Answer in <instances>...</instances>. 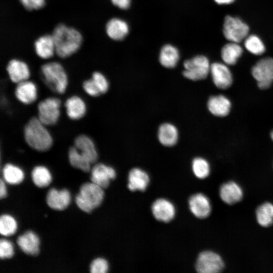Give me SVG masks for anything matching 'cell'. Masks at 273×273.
<instances>
[{"instance_id": "25", "label": "cell", "mask_w": 273, "mask_h": 273, "mask_svg": "<svg viewBox=\"0 0 273 273\" xmlns=\"http://www.w3.org/2000/svg\"><path fill=\"white\" fill-rule=\"evenodd\" d=\"M158 138L162 145L166 147L173 146L176 144L178 139V130L171 123H163L159 127Z\"/></svg>"}, {"instance_id": "31", "label": "cell", "mask_w": 273, "mask_h": 273, "mask_svg": "<svg viewBox=\"0 0 273 273\" xmlns=\"http://www.w3.org/2000/svg\"><path fill=\"white\" fill-rule=\"evenodd\" d=\"M258 223L264 227H267L273 223V205L269 202L260 205L256 211Z\"/></svg>"}, {"instance_id": "16", "label": "cell", "mask_w": 273, "mask_h": 273, "mask_svg": "<svg viewBox=\"0 0 273 273\" xmlns=\"http://www.w3.org/2000/svg\"><path fill=\"white\" fill-rule=\"evenodd\" d=\"M17 243L20 249L28 255L36 256L39 253L40 239L37 234L31 231L19 236Z\"/></svg>"}, {"instance_id": "9", "label": "cell", "mask_w": 273, "mask_h": 273, "mask_svg": "<svg viewBox=\"0 0 273 273\" xmlns=\"http://www.w3.org/2000/svg\"><path fill=\"white\" fill-rule=\"evenodd\" d=\"M224 264L221 257L217 253L205 251L199 255L195 268L199 273H217L224 268Z\"/></svg>"}, {"instance_id": "4", "label": "cell", "mask_w": 273, "mask_h": 273, "mask_svg": "<svg viewBox=\"0 0 273 273\" xmlns=\"http://www.w3.org/2000/svg\"><path fill=\"white\" fill-rule=\"evenodd\" d=\"M104 189L93 182L83 184L75 201L78 207L86 213H90L102 203L104 198Z\"/></svg>"}, {"instance_id": "24", "label": "cell", "mask_w": 273, "mask_h": 273, "mask_svg": "<svg viewBox=\"0 0 273 273\" xmlns=\"http://www.w3.org/2000/svg\"><path fill=\"white\" fill-rule=\"evenodd\" d=\"M107 35L114 40H121L128 34L129 27L126 22L117 18L109 20L106 25Z\"/></svg>"}, {"instance_id": "23", "label": "cell", "mask_w": 273, "mask_h": 273, "mask_svg": "<svg viewBox=\"0 0 273 273\" xmlns=\"http://www.w3.org/2000/svg\"><path fill=\"white\" fill-rule=\"evenodd\" d=\"M231 107L230 101L225 96L220 95L210 97L207 102V108L213 115L223 117L230 112Z\"/></svg>"}, {"instance_id": "43", "label": "cell", "mask_w": 273, "mask_h": 273, "mask_svg": "<svg viewBox=\"0 0 273 273\" xmlns=\"http://www.w3.org/2000/svg\"><path fill=\"white\" fill-rule=\"evenodd\" d=\"M270 137H271L272 140L273 141V130L271 132Z\"/></svg>"}, {"instance_id": "39", "label": "cell", "mask_w": 273, "mask_h": 273, "mask_svg": "<svg viewBox=\"0 0 273 273\" xmlns=\"http://www.w3.org/2000/svg\"><path fill=\"white\" fill-rule=\"evenodd\" d=\"M22 6L27 11L40 9L45 5V0H19Z\"/></svg>"}, {"instance_id": "42", "label": "cell", "mask_w": 273, "mask_h": 273, "mask_svg": "<svg viewBox=\"0 0 273 273\" xmlns=\"http://www.w3.org/2000/svg\"><path fill=\"white\" fill-rule=\"evenodd\" d=\"M235 0H214V1L219 5L230 4L233 3Z\"/></svg>"}, {"instance_id": "12", "label": "cell", "mask_w": 273, "mask_h": 273, "mask_svg": "<svg viewBox=\"0 0 273 273\" xmlns=\"http://www.w3.org/2000/svg\"><path fill=\"white\" fill-rule=\"evenodd\" d=\"M151 211L154 217L157 220L164 222L172 220L176 213L173 203L165 198L156 200L152 205Z\"/></svg>"}, {"instance_id": "20", "label": "cell", "mask_w": 273, "mask_h": 273, "mask_svg": "<svg viewBox=\"0 0 273 273\" xmlns=\"http://www.w3.org/2000/svg\"><path fill=\"white\" fill-rule=\"evenodd\" d=\"M221 199L225 203L232 205L240 201L243 197L241 188L235 182L223 184L219 189Z\"/></svg>"}, {"instance_id": "22", "label": "cell", "mask_w": 273, "mask_h": 273, "mask_svg": "<svg viewBox=\"0 0 273 273\" xmlns=\"http://www.w3.org/2000/svg\"><path fill=\"white\" fill-rule=\"evenodd\" d=\"M68 117L72 120H78L82 118L86 112V106L83 100L78 96L68 98L65 103Z\"/></svg>"}, {"instance_id": "36", "label": "cell", "mask_w": 273, "mask_h": 273, "mask_svg": "<svg viewBox=\"0 0 273 273\" xmlns=\"http://www.w3.org/2000/svg\"><path fill=\"white\" fill-rule=\"evenodd\" d=\"M89 268L92 273H106L108 271L109 266L107 260L98 257L92 261Z\"/></svg>"}, {"instance_id": "18", "label": "cell", "mask_w": 273, "mask_h": 273, "mask_svg": "<svg viewBox=\"0 0 273 273\" xmlns=\"http://www.w3.org/2000/svg\"><path fill=\"white\" fill-rule=\"evenodd\" d=\"M15 95L21 103L29 105L34 103L37 98V88L33 81L26 80L17 84Z\"/></svg>"}, {"instance_id": "11", "label": "cell", "mask_w": 273, "mask_h": 273, "mask_svg": "<svg viewBox=\"0 0 273 273\" xmlns=\"http://www.w3.org/2000/svg\"><path fill=\"white\" fill-rule=\"evenodd\" d=\"M210 73L214 84L219 88L226 89L232 84V73L224 64L218 62L212 64Z\"/></svg>"}, {"instance_id": "26", "label": "cell", "mask_w": 273, "mask_h": 273, "mask_svg": "<svg viewBox=\"0 0 273 273\" xmlns=\"http://www.w3.org/2000/svg\"><path fill=\"white\" fill-rule=\"evenodd\" d=\"M179 59V52L175 47L171 44H166L162 48L159 60L163 67L167 68L175 67Z\"/></svg>"}, {"instance_id": "40", "label": "cell", "mask_w": 273, "mask_h": 273, "mask_svg": "<svg viewBox=\"0 0 273 273\" xmlns=\"http://www.w3.org/2000/svg\"><path fill=\"white\" fill-rule=\"evenodd\" d=\"M112 3L116 7L123 10L129 8L130 5V0H111Z\"/></svg>"}, {"instance_id": "35", "label": "cell", "mask_w": 273, "mask_h": 273, "mask_svg": "<svg viewBox=\"0 0 273 273\" xmlns=\"http://www.w3.org/2000/svg\"><path fill=\"white\" fill-rule=\"evenodd\" d=\"M92 79L101 94H105L109 89V83L106 77L101 73L95 71L92 75Z\"/></svg>"}, {"instance_id": "32", "label": "cell", "mask_w": 273, "mask_h": 273, "mask_svg": "<svg viewBox=\"0 0 273 273\" xmlns=\"http://www.w3.org/2000/svg\"><path fill=\"white\" fill-rule=\"evenodd\" d=\"M18 224L15 218L12 215L5 214L0 218V233L2 236L9 237L14 235L17 231Z\"/></svg>"}, {"instance_id": "34", "label": "cell", "mask_w": 273, "mask_h": 273, "mask_svg": "<svg viewBox=\"0 0 273 273\" xmlns=\"http://www.w3.org/2000/svg\"><path fill=\"white\" fill-rule=\"evenodd\" d=\"M244 46L250 53L256 55H261L265 50L262 40L255 35H251L246 37Z\"/></svg>"}, {"instance_id": "30", "label": "cell", "mask_w": 273, "mask_h": 273, "mask_svg": "<svg viewBox=\"0 0 273 273\" xmlns=\"http://www.w3.org/2000/svg\"><path fill=\"white\" fill-rule=\"evenodd\" d=\"M68 158L70 164L73 167L85 172L90 171L92 164L74 146L69 149Z\"/></svg>"}, {"instance_id": "17", "label": "cell", "mask_w": 273, "mask_h": 273, "mask_svg": "<svg viewBox=\"0 0 273 273\" xmlns=\"http://www.w3.org/2000/svg\"><path fill=\"white\" fill-rule=\"evenodd\" d=\"M74 147L92 164L97 161L98 152L94 142L88 136L80 134L74 140Z\"/></svg>"}, {"instance_id": "3", "label": "cell", "mask_w": 273, "mask_h": 273, "mask_svg": "<svg viewBox=\"0 0 273 273\" xmlns=\"http://www.w3.org/2000/svg\"><path fill=\"white\" fill-rule=\"evenodd\" d=\"M40 73L46 85L53 92L64 94L67 87V75L62 65L53 61L43 64L40 67Z\"/></svg>"}, {"instance_id": "7", "label": "cell", "mask_w": 273, "mask_h": 273, "mask_svg": "<svg viewBox=\"0 0 273 273\" xmlns=\"http://www.w3.org/2000/svg\"><path fill=\"white\" fill-rule=\"evenodd\" d=\"M249 30L248 25L239 18L231 16L225 17L223 33L225 38L231 42H241L246 38Z\"/></svg>"}, {"instance_id": "6", "label": "cell", "mask_w": 273, "mask_h": 273, "mask_svg": "<svg viewBox=\"0 0 273 273\" xmlns=\"http://www.w3.org/2000/svg\"><path fill=\"white\" fill-rule=\"evenodd\" d=\"M61 105L59 98L49 97L44 99L38 104L37 118L46 126L55 125L60 116Z\"/></svg>"}, {"instance_id": "41", "label": "cell", "mask_w": 273, "mask_h": 273, "mask_svg": "<svg viewBox=\"0 0 273 273\" xmlns=\"http://www.w3.org/2000/svg\"><path fill=\"white\" fill-rule=\"evenodd\" d=\"M7 195V187L3 179H1L0 183V198L1 199L5 198Z\"/></svg>"}, {"instance_id": "8", "label": "cell", "mask_w": 273, "mask_h": 273, "mask_svg": "<svg viewBox=\"0 0 273 273\" xmlns=\"http://www.w3.org/2000/svg\"><path fill=\"white\" fill-rule=\"evenodd\" d=\"M251 73L260 88L265 89L269 87L273 82V58L260 60L252 67Z\"/></svg>"}, {"instance_id": "33", "label": "cell", "mask_w": 273, "mask_h": 273, "mask_svg": "<svg viewBox=\"0 0 273 273\" xmlns=\"http://www.w3.org/2000/svg\"><path fill=\"white\" fill-rule=\"evenodd\" d=\"M192 168L195 175L200 179L207 177L210 173V168L209 163L206 160L201 157H197L193 159Z\"/></svg>"}, {"instance_id": "10", "label": "cell", "mask_w": 273, "mask_h": 273, "mask_svg": "<svg viewBox=\"0 0 273 273\" xmlns=\"http://www.w3.org/2000/svg\"><path fill=\"white\" fill-rule=\"evenodd\" d=\"M91 181L102 188H107L111 180L116 176L115 170L111 166L103 163H97L90 169Z\"/></svg>"}, {"instance_id": "13", "label": "cell", "mask_w": 273, "mask_h": 273, "mask_svg": "<svg viewBox=\"0 0 273 273\" xmlns=\"http://www.w3.org/2000/svg\"><path fill=\"white\" fill-rule=\"evenodd\" d=\"M71 201L70 193L66 189L58 190L52 188L48 191L46 197L48 205L51 208L58 211L66 209L70 205Z\"/></svg>"}, {"instance_id": "37", "label": "cell", "mask_w": 273, "mask_h": 273, "mask_svg": "<svg viewBox=\"0 0 273 273\" xmlns=\"http://www.w3.org/2000/svg\"><path fill=\"white\" fill-rule=\"evenodd\" d=\"M14 254V247L12 243L6 239L0 241V257L2 259L12 258Z\"/></svg>"}, {"instance_id": "29", "label": "cell", "mask_w": 273, "mask_h": 273, "mask_svg": "<svg viewBox=\"0 0 273 273\" xmlns=\"http://www.w3.org/2000/svg\"><path fill=\"white\" fill-rule=\"evenodd\" d=\"M31 178L34 185L42 188L49 186L52 181V175L49 169L44 166L37 165L31 172Z\"/></svg>"}, {"instance_id": "5", "label": "cell", "mask_w": 273, "mask_h": 273, "mask_svg": "<svg viewBox=\"0 0 273 273\" xmlns=\"http://www.w3.org/2000/svg\"><path fill=\"white\" fill-rule=\"evenodd\" d=\"M210 66L207 58L197 56L184 62V76L190 80L197 81L205 79L210 73Z\"/></svg>"}, {"instance_id": "14", "label": "cell", "mask_w": 273, "mask_h": 273, "mask_svg": "<svg viewBox=\"0 0 273 273\" xmlns=\"http://www.w3.org/2000/svg\"><path fill=\"white\" fill-rule=\"evenodd\" d=\"M189 206L193 215L201 219L207 217L211 210L209 199L202 193L191 196L189 199Z\"/></svg>"}, {"instance_id": "15", "label": "cell", "mask_w": 273, "mask_h": 273, "mask_svg": "<svg viewBox=\"0 0 273 273\" xmlns=\"http://www.w3.org/2000/svg\"><path fill=\"white\" fill-rule=\"evenodd\" d=\"M6 70L10 80L17 84L28 80L30 75L28 65L16 59H12L8 62Z\"/></svg>"}, {"instance_id": "38", "label": "cell", "mask_w": 273, "mask_h": 273, "mask_svg": "<svg viewBox=\"0 0 273 273\" xmlns=\"http://www.w3.org/2000/svg\"><path fill=\"white\" fill-rule=\"evenodd\" d=\"M82 87L84 92L91 97H96L102 95L92 78L85 80Z\"/></svg>"}, {"instance_id": "28", "label": "cell", "mask_w": 273, "mask_h": 273, "mask_svg": "<svg viewBox=\"0 0 273 273\" xmlns=\"http://www.w3.org/2000/svg\"><path fill=\"white\" fill-rule=\"evenodd\" d=\"M242 53V48L238 43L231 42L224 45L222 48L221 56L226 64L233 65L236 63Z\"/></svg>"}, {"instance_id": "2", "label": "cell", "mask_w": 273, "mask_h": 273, "mask_svg": "<svg viewBox=\"0 0 273 273\" xmlns=\"http://www.w3.org/2000/svg\"><path fill=\"white\" fill-rule=\"evenodd\" d=\"M24 135L26 143L33 149L46 152L52 146L51 134L37 117L31 118L25 125Z\"/></svg>"}, {"instance_id": "1", "label": "cell", "mask_w": 273, "mask_h": 273, "mask_svg": "<svg viewBox=\"0 0 273 273\" xmlns=\"http://www.w3.org/2000/svg\"><path fill=\"white\" fill-rule=\"evenodd\" d=\"M51 35L54 42L55 54L61 58L68 57L76 52L82 41L79 31L63 23L57 24Z\"/></svg>"}, {"instance_id": "19", "label": "cell", "mask_w": 273, "mask_h": 273, "mask_svg": "<svg viewBox=\"0 0 273 273\" xmlns=\"http://www.w3.org/2000/svg\"><path fill=\"white\" fill-rule=\"evenodd\" d=\"M127 180V187L130 191H144L149 184L150 177L146 171L135 167L129 171Z\"/></svg>"}, {"instance_id": "27", "label": "cell", "mask_w": 273, "mask_h": 273, "mask_svg": "<svg viewBox=\"0 0 273 273\" xmlns=\"http://www.w3.org/2000/svg\"><path fill=\"white\" fill-rule=\"evenodd\" d=\"M2 173L5 181L12 185L20 184L25 177L23 170L12 163H7L4 166Z\"/></svg>"}, {"instance_id": "21", "label": "cell", "mask_w": 273, "mask_h": 273, "mask_svg": "<svg viewBox=\"0 0 273 273\" xmlns=\"http://www.w3.org/2000/svg\"><path fill=\"white\" fill-rule=\"evenodd\" d=\"M34 51L39 58L47 59L55 53V45L52 35L44 34L38 37L34 42Z\"/></svg>"}]
</instances>
